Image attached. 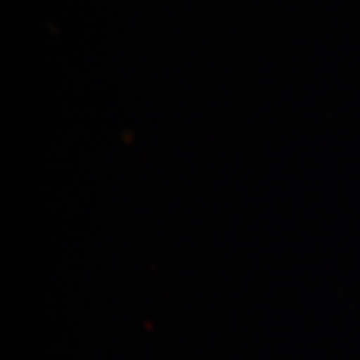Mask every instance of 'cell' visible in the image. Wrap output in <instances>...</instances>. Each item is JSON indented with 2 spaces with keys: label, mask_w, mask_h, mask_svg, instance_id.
<instances>
[]
</instances>
